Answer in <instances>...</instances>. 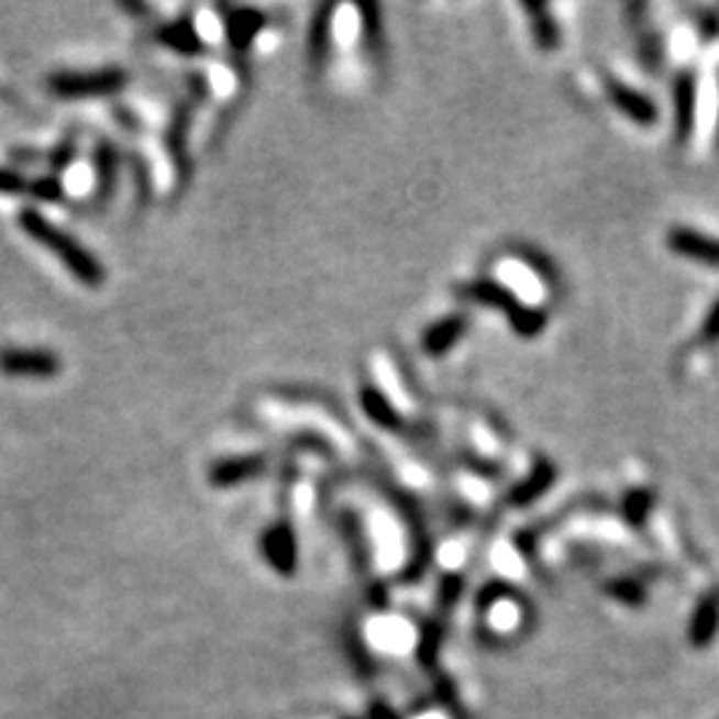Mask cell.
<instances>
[{"instance_id": "6da1fadb", "label": "cell", "mask_w": 719, "mask_h": 719, "mask_svg": "<svg viewBox=\"0 0 719 719\" xmlns=\"http://www.w3.org/2000/svg\"><path fill=\"white\" fill-rule=\"evenodd\" d=\"M22 224H24V230H27L35 240H41L46 248H52L54 254H59L62 262H65L67 267L80 277V280L91 283V286L102 283V269H99V264L93 262V258L88 256L80 245H75L73 240L62 235L54 224H48L46 219L37 217V213H33V211L24 213Z\"/></svg>"}, {"instance_id": "7a4b0ae2", "label": "cell", "mask_w": 719, "mask_h": 719, "mask_svg": "<svg viewBox=\"0 0 719 719\" xmlns=\"http://www.w3.org/2000/svg\"><path fill=\"white\" fill-rule=\"evenodd\" d=\"M0 368L11 376H48L56 370V363L43 352L9 350L0 355Z\"/></svg>"}, {"instance_id": "3957f363", "label": "cell", "mask_w": 719, "mask_h": 719, "mask_svg": "<svg viewBox=\"0 0 719 719\" xmlns=\"http://www.w3.org/2000/svg\"><path fill=\"white\" fill-rule=\"evenodd\" d=\"M264 554L267 563L280 571L283 576H291L296 571V539L288 528H275L264 535Z\"/></svg>"}, {"instance_id": "277c9868", "label": "cell", "mask_w": 719, "mask_h": 719, "mask_svg": "<svg viewBox=\"0 0 719 719\" xmlns=\"http://www.w3.org/2000/svg\"><path fill=\"white\" fill-rule=\"evenodd\" d=\"M668 245L687 258H696V262L715 264V267H719L717 240H709V237L696 235V232H687V230H674L672 235H668Z\"/></svg>"}, {"instance_id": "5b68a950", "label": "cell", "mask_w": 719, "mask_h": 719, "mask_svg": "<svg viewBox=\"0 0 719 719\" xmlns=\"http://www.w3.org/2000/svg\"><path fill=\"white\" fill-rule=\"evenodd\" d=\"M93 185H97V166L86 157H75L73 163H67L59 179L62 192L69 198H86V195H91Z\"/></svg>"}, {"instance_id": "8992f818", "label": "cell", "mask_w": 719, "mask_h": 719, "mask_svg": "<svg viewBox=\"0 0 719 719\" xmlns=\"http://www.w3.org/2000/svg\"><path fill=\"white\" fill-rule=\"evenodd\" d=\"M719 632V599L706 597L701 605L696 608L690 621V645L693 648H706L711 645Z\"/></svg>"}, {"instance_id": "52a82bcc", "label": "cell", "mask_w": 719, "mask_h": 719, "mask_svg": "<svg viewBox=\"0 0 719 719\" xmlns=\"http://www.w3.org/2000/svg\"><path fill=\"white\" fill-rule=\"evenodd\" d=\"M419 661L424 666H432L438 661L440 653V642H443V632L438 627H421L419 634Z\"/></svg>"}, {"instance_id": "ba28073f", "label": "cell", "mask_w": 719, "mask_h": 719, "mask_svg": "<svg viewBox=\"0 0 719 719\" xmlns=\"http://www.w3.org/2000/svg\"><path fill=\"white\" fill-rule=\"evenodd\" d=\"M62 91L69 93H88V91H102V88L118 84V75H97V78H69L59 80Z\"/></svg>"}, {"instance_id": "9c48e42d", "label": "cell", "mask_w": 719, "mask_h": 719, "mask_svg": "<svg viewBox=\"0 0 719 719\" xmlns=\"http://www.w3.org/2000/svg\"><path fill=\"white\" fill-rule=\"evenodd\" d=\"M616 99H618V104H621L623 110H627L632 118L645 120V118L653 115L651 104H648L642 97H637V93H632V91H623V88H616Z\"/></svg>"}, {"instance_id": "30bf717a", "label": "cell", "mask_w": 719, "mask_h": 719, "mask_svg": "<svg viewBox=\"0 0 719 719\" xmlns=\"http://www.w3.org/2000/svg\"><path fill=\"white\" fill-rule=\"evenodd\" d=\"M677 107H679V134H687V123H690V112H693V86L690 80H683L677 88Z\"/></svg>"}, {"instance_id": "8fae6325", "label": "cell", "mask_w": 719, "mask_h": 719, "mask_svg": "<svg viewBox=\"0 0 719 719\" xmlns=\"http://www.w3.org/2000/svg\"><path fill=\"white\" fill-rule=\"evenodd\" d=\"M458 331H462V323H456V320H453V323H443V325H438V328H434L432 333H429V346H432L434 352L445 350V346L451 344L453 339L458 336Z\"/></svg>"}, {"instance_id": "7c38bea8", "label": "cell", "mask_w": 719, "mask_h": 719, "mask_svg": "<svg viewBox=\"0 0 719 719\" xmlns=\"http://www.w3.org/2000/svg\"><path fill=\"white\" fill-rule=\"evenodd\" d=\"M610 591H613L618 599H623V602H629V605H640L642 602V589L634 582H618V584L610 586Z\"/></svg>"}, {"instance_id": "4fadbf2b", "label": "cell", "mask_w": 719, "mask_h": 719, "mask_svg": "<svg viewBox=\"0 0 719 719\" xmlns=\"http://www.w3.org/2000/svg\"><path fill=\"white\" fill-rule=\"evenodd\" d=\"M22 189V179L14 172L0 168V192H19Z\"/></svg>"}, {"instance_id": "5bb4252c", "label": "cell", "mask_w": 719, "mask_h": 719, "mask_svg": "<svg viewBox=\"0 0 719 719\" xmlns=\"http://www.w3.org/2000/svg\"><path fill=\"white\" fill-rule=\"evenodd\" d=\"M370 719H400V715H397L389 704L376 701L374 706H370Z\"/></svg>"}, {"instance_id": "9a60e30c", "label": "cell", "mask_w": 719, "mask_h": 719, "mask_svg": "<svg viewBox=\"0 0 719 719\" xmlns=\"http://www.w3.org/2000/svg\"><path fill=\"white\" fill-rule=\"evenodd\" d=\"M704 333H706V336H719V307L709 314V323H706Z\"/></svg>"}]
</instances>
